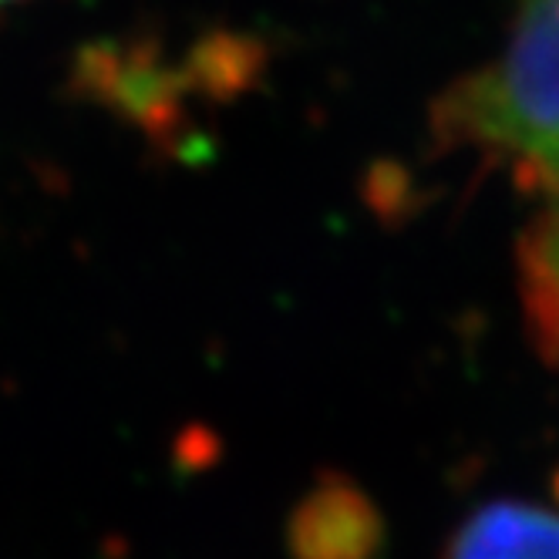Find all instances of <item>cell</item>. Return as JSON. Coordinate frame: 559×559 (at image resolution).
I'll use <instances>...</instances> for the list:
<instances>
[{
	"instance_id": "obj_2",
	"label": "cell",
	"mask_w": 559,
	"mask_h": 559,
	"mask_svg": "<svg viewBox=\"0 0 559 559\" xmlns=\"http://www.w3.org/2000/svg\"><path fill=\"white\" fill-rule=\"evenodd\" d=\"M442 559H559V509L492 499L462 519Z\"/></svg>"
},
{
	"instance_id": "obj_3",
	"label": "cell",
	"mask_w": 559,
	"mask_h": 559,
	"mask_svg": "<svg viewBox=\"0 0 559 559\" xmlns=\"http://www.w3.org/2000/svg\"><path fill=\"white\" fill-rule=\"evenodd\" d=\"M294 549L300 559H371L378 552V523L357 492H313L297 515Z\"/></svg>"
},
{
	"instance_id": "obj_1",
	"label": "cell",
	"mask_w": 559,
	"mask_h": 559,
	"mask_svg": "<svg viewBox=\"0 0 559 559\" xmlns=\"http://www.w3.org/2000/svg\"><path fill=\"white\" fill-rule=\"evenodd\" d=\"M435 135L530 199L519 300L533 347L559 371V0H515L496 55L438 102Z\"/></svg>"
},
{
	"instance_id": "obj_4",
	"label": "cell",
	"mask_w": 559,
	"mask_h": 559,
	"mask_svg": "<svg viewBox=\"0 0 559 559\" xmlns=\"http://www.w3.org/2000/svg\"><path fill=\"white\" fill-rule=\"evenodd\" d=\"M17 4H24V0H0V14L11 11V8H17Z\"/></svg>"
}]
</instances>
